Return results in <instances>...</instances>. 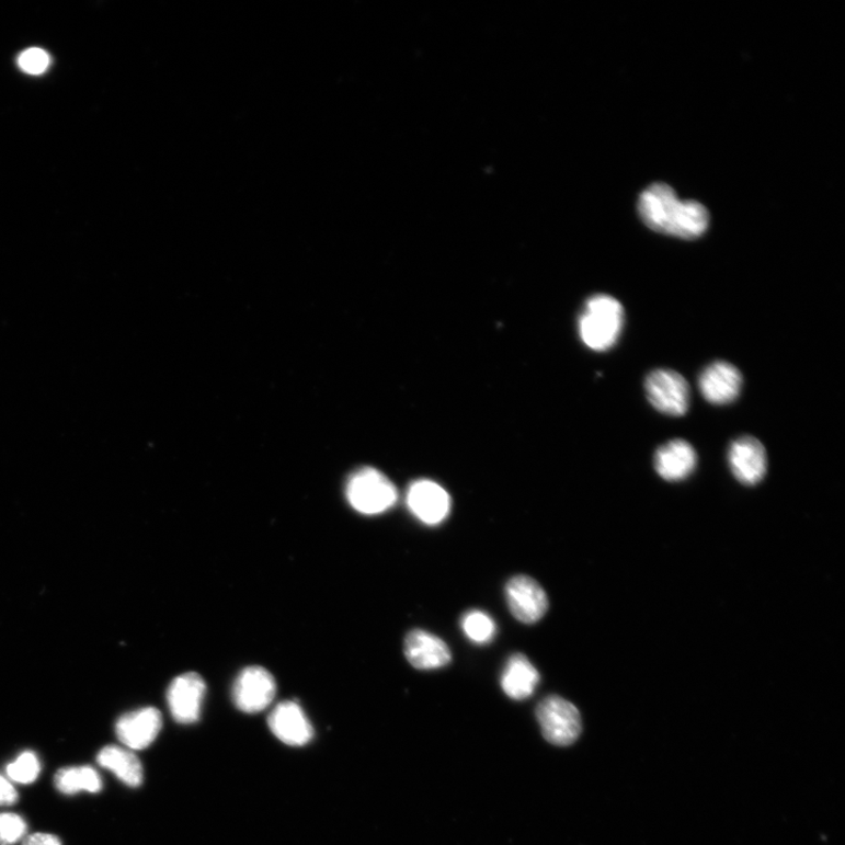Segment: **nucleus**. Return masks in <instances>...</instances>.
Segmentation results:
<instances>
[{
  "instance_id": "nucleus-3",
  "label": "nucleus",
  "mask_w": 845,
  "mask_h": 845,
  "mask_svg": "<svg viewBox=\"0 0 845 845\" xmlns=\"http://www.w3.org/2000/svg\"><path fill=\"white\" fill-rule=\"evenodd\" d=\"M346 499L362 515L374 516L391 509L399 494L385 473L373 468H363L350 478Z\"/></svg>"
},
{
  "instance_id": "nucleus-2",
  "label": "nucleus",
  "mask_w": 845,
  "mask_h": 845,
  "mask_svg": "<svg viewBox=\"0 0 845 845\" xmlns=\"http://www.w3.org/2000/svg\"><path fill=\"white\" fill-rule=\"evenodd\" d=\"M624 322V307L617 298L594 295L579 319L580 339L594 352L609 351L619 341Z\"/></svg>"
},
{
  "instance_id": "nucleus-1",
  "label": "nucleus",
  "mask_w": 845,
  "mask_h": 845,
  "mask_svg": "<svg viewBox=\"0 0 845 845\" xmlns=\"http://www.w3.org/2000/svg\"><path fill=\"white\" fill-rule=\"evenodd\" d=\"M642 222L656 233L684 240L703 237L709 227L707 208L694 201H681L666 184H654L639 197Z\"/></svg>"
},
{
  "instance_id": "nucleus-15",
  "label": "nucleus",
  "mask_w": 845,
  "mask_h": 845,
  "mask_svg": "<svg viewBox=\"0 0 845 845\" xmlns=\"http://www.w3.org/2000/svg\"><path fill=\"white\" fill-rule=\"evenodd\" d=\"M698 456L684 439H674L659 447L654 466L661 478L676 482L689 477L697 468Z\"/></svg>"
},
{
  "instance_id": "nucleus-21",
  "label": "nucleus",
  "mask_w": 845,
  "mask_h": 845,
  "mask_svg": "<svg viewBox=\"0 0 845 845\" xmlns=\"http://www.w3.org/2000/svg\"><path fill=\"white\" fill-rule=\"evenodd\" d=\"M27 833L25 820L16 814L0 813V845H14Z\"/></svg>"
},
{
  "instance_id": "nucleus-22",
  "label": "nucleus",
  "mask_w": 845,
  "mask_h": 845,
  "mask_svg": "<svg viewBox=\"0 0 845 845\" xmlns=\"http://www.w3.org/2000/svg\"><path fill=\"white\" fill-rule=\"evenodd\" d=\"M19 65L25 73L38 76L48 69L49 56L42 48H28L20 56Z\"/></svg>"
},
{
  "instance_id": "nucleus-20",
  "label": "nucleus",
  "mask_w": 845,
  "mask_h": 845,
  "mask_svg": "<svg viewBox=\"0 0 845 845\" xmlns=\"http://www.w3.org/2000/svg\"><path fill=\"white\" fill-rule=\"evenodd\" d=\"M7 774L16 784L31 785L41 774V762L35 753L24 752L7 767Z\"/></svg>"
},
{
  "instance_id": "nucleus-10",
  "label": "nucleus",
  "mask_w": 845,
  "mask_h": 845,
  "mask_svg": "<svg viewBox=\"0 0 845 845\" xmlns=\"http://www.w3.org/2000/svg\"><path fill=\"white\" fill-rule=\"evenodd\" d=\"M161 728V712L146 707L123 716L115 724V734L127 750L142 751L155 742Z\"/></svg>"
},
{
  "instance_id": "nucleus-8",
  "label": "nucleus",
  "mask_w": 845,
  "mask_h": 845,
  "mask_svg": "<svg viewBox=\"0 0 845 845\" xmlns=\"http://www.w3.org/2000/svg\"><path fill=\"white\" fill-rule=\"evenodd\" d=\"M206 695V683L197 673H185L174 678L168 692V703L174 720L191 724L201 719Z\"/></svg>"
},
{
  "instance_id": "nucleus-18",
  "label": "nucleus",
  "mask_w": 845,
  "mask_h": 845,
  "mask_svg": "<svg viewBox=\"0 0 845 845\" xmlns=\"http://www.w3.org/2000/svg\"><path fill=\"white\" fill-rule=\"evenodd\" d=\"M55 786L64 795H76L80 791L92 793L102 791L101 775L89 766L61 768L55 776Z\"/></svg>"
},
{
  "instance_id": "nucleus-4",
  "label": "nucleus",
  "mask_w": 845,
  "mask_h": 845,
  "mask_svg": "<svg viewBox=\"0 0 845 845\" xmlns=\"http://www.w3.org/2000/svg\"><path fill=\"white\" fill-rule=\"evenodd\" d=\"M543 736L546 741L567 747L582 734V717L570 701L550 695L541 700L536 710Z\"/></svg>"
},
{
  "instance_id": "nucleus-11",
  "label": "nucleus",
  "mask_w": 845,
  "mask_h": 845,
  "mask_svg": "<svg viewBox=\"0 0 845 845\" xmlns=\"http://www.w3.org/2000/svg\"><path fill=\"white\" fill-rule=\"evenodd\" d=\"M410 511L427 525L441 524L449 516L452 499L441 486L422 479L412 483L407 494Z\"/></svg>"
},
{
  "instance_id": "nucleus-17",
  "label": "nucleus",
  "mask_w": 845,
  "mask_h": 845,
  "mask_svg": "<svg viewBox=\"0 0 845 845\" xmlns=\"http://www.w3.org/2000/svg\"><path fill=\"white\" fill-rule=\"evenodd\" d=\"M99 766L112 772L130 788H138L144 781L141 762L137 755L118 745H107L96 755Z\"/></svg>"
},
{
  "instance_id": "nucleus-14",
  "label": "nucleus",
  "mask_w": 845,
  "mask_h": 845,
  "mask_svg": "<svg viewBox=\"0 0 845 845\" xmlns=\"http://www.w3.org/2000/svg\"><path fill=\"white\" fill-rule=\"evenodd\" d=\"M269 724L279 741L293 747H301L313 736L312 726L304 709L293 701L278 704L270 716Z\"/></svg>"
},
{
  "instance_id": "nucleus-7",
  "label": "nucleus",
  "mask_w": 845,
  "mask_h": 845,
  "mask_svg": "<svg viewBox=\"0 0 845 845\" xmlns=\"http://www.w3.org/2000/svg\"><path fill=\"white\" fill-rule=\"evenodd\" d=\"M276 695L274 676L263 667L244 669L233 687L236 706L247 715H255L271 706Z\"/></svg>"
},
{
  "instance_id": "nucleus-23",
  "label": "nucleus",
  "mask_w": 845,
  "mask_h": 845,
  "mask_svg": "<svg viewBox=\"0 0 845 845\" xmlns=\"http://www.w3.org/2000/svg\"><path fill=\"white\" fill-rule=\"evenodd\" d=\"M19 800V792H16L5 777L0 775V807L14 806Z\"/></svg>"
},
{
  "instance_id": "nucleus-13",
  "label": "nucleus",
  "mask_w": 845,
  "mask_h": 845,
  "mask_svg": "<svg viewBox=\"0 0 845 845\" xmlns=\"http://www.w3.org/2000/svg\"><path fill=\"white\" fill-rule=\"evenodd\" d=\"M404 654L412 667L421 671L443 669L450 664L453 654L441 638L423 629H412L404 640Z\"/></svg>"
},
{
  "instance_id": "nucleus-9",
  "label": "nucleus",
  "mask_w": 845,
  "mask_h": 845,
  "mask_svg": "<svg viewBox=\"0 0 845 845\" xmlns=\"http://www.w3.org/2000/svg\"><path fill=\"white\" fill-rule=\"evenodd\" d=\"M728 461L735 478L744 486L760 483L768 468L764 444L752 436L740 437L731 444Z\"/></svg>"
},
{
  "instance_id": "nucleus-19",
  "label": "nucleus",
  "mask_w": 845,
  "mask_h": 845,
  "mask_svg": "<svg viewBox=\"0 0 845 845\" xmlns=\"http://www.w3.org/2000/svg\"><path fill=\"white\" fill-rule=\"evenodd\" d=\"M463 632L478 644L489 643L495 636L493 619L483 610H470L461 619Z\"/></svg>"
},
{
  "instance_id": "nucleus-6",
  "label": "nucleus",
  "mask_w": 845,
  "mask_h": 845,
  "mask_svg": "<svg viewBox=\"0 0 845 845\" xmlns=\"http://www.w3.org/2000/svg\"><path fill=\"white\" fill-rule=\"evenodd\" d=\"M505 595L512 616L526 625L538 623L549 609L548 594L532 576L511 578L505 587Z\"/></svg>"
},
{
  "instance_id": "nucleus-24",
  "label": "nucleus",
  "mask_w": 845,
  "mask_h": 845,
  "mask_svg": "<svg viewBox=\"0 0 845 845\" xmlns=\"http://www.w3.org/2000/svg\"><path fill=\"white\" fill-rule=\"evenodd\" d=\"M22 845H61V841L56 835L36 833L25 836Z\"/></svg>"
},
{
  "instance_id": "nucleus-5",
  "label": "nucleus",
  "mask_w": 845,
  "mask_h": 845,
  "mask_svg": "<svg viewBox=\"0 0 845 845\" xmlns=\"http://www.w3.org/2000/svg\"><path fill=\"white\" fill-rule=\"evenodd\" d=\"M651 404L670 416H684L690 402V390L683 375L670 369L652 372L644 382Z\"/></svg>"
},
{
  "instance_id": "nucleus-16",
  "label": "nucleus",
  "mask_w": 845,
  "mask_h": 845,
  "mask_svg": "<svg viewBox=\"0 0 845 845\" xmlns=\"http://www.w3.org/2000/svg\"><path fill=\"white\" fill-rule=\"evenodd\" d=\"M540 674L526 655L513 654L502 674L501 684L509 698L522 701L535 693Z\"/></svg>"
},
{
  "instance_id": "nucleus-12",
  "label": "nucleus",
  "mask_w": 845,
  "mask_h": 845,
  "mask_svg": "<svg viewBox=\"0 0 845 845\" xmlns=\"http://www.w3.org/2000/svg\"><path fill=\"white\" fill-rule=\"evenodd\" d=\"M743 378L733 364L718 361L709 364L699 378V389L710 404L733 403L741 393Z\"/></svg>"
}]
</instances>
